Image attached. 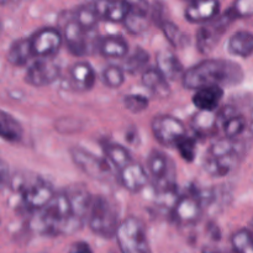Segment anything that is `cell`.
Returning <instances> with one entry per match:
<instances>
[{"label":"cell","mask_w":253,"mask_h":253,"mask_svg":"<svg viewBox=\"0 0 253 253\" xmlns=\"http://www.w3.org/2000/svg\"><path fill=\"white\" fill-rule=\"evenodd\" d=\"M31 229L46 236L71 235L84 226L73 214L64 190L54 193L53 198L42 209L32 212Z\"/></svg>","instance_id":"cell-1"},{"label":"cell","mask_w":253,"mask_h":253,"mask_svg":"<svg viewBox=\"0 0 253 253\" xmlns=\"http://www.w3.org/2000/svg\"><path fill=\"white\" fill-rule=\"evenodd\" d=\"M244 71L239 63L230 59L207 58L194 64L182 76L185 88L195 90L207 85L235 86L244 81Z\"/></svg>","instance_id":"cell-2"},{"label":"cell","mask_w":253,"mask_h":253,"mask_svg":"<svg viewBox=\"0 0 253 253\" xmlns=\"http://www.w3.org/2000/svg\"><path fill=\"white\" fill-rule=\"evenodd\" d=\"M86 224L93 234L103 239L115 237L120 220L119 210L114 202L104 195H93L89 208Z\"/></svg>","instance_id":"cell-3"},{"label":"cell","mask_w":253,"mask_h":253,"mask_svg":"<svg viewBox=\"0 0 253 253\" xmlns=\"http://www.w3.org/2000/svg\"><path fill=\"white\" fill-rule=\"evenodd\" d=\"M146 170L158 195H167L174 192L177 185V170L172 158L163 151H151L147 157Z\"/></svg>","instance_id":"cell-4"},{"label":"cell","mask_w":253,"mask_h":253,"mask_svg":"<svg viewBox=\"0 0 253 253\" xmlns=\"http://www.w3.org/2000/svg\"><path fill=\"white\" fill-rule=\"evenodd\" d=\"M115 237L121 253H152L147 230L138 217L128 216L120 221Z\"/></svg>","instance_id":"cell-5"},{"label":"cell","mask_w":253,"mask_h":253,"mask_svg":"<svg viewBox=\"0 0 253 253\" xmlns=\"http://www.w3.org/2000/svg\"><path fill=\"white\" fill-rule=\"evenodd\" d=\"M234 20L235 17L227 10L226 12L220 14L215 19L200 25L197 31V36H195L198 51L203 54H209L216 47L222 35L226 32L227 27L231 25Z\"/></svg>","instance_id":"cell-6"},{"label":"cell","mask_w":253,"mask_h":253,"mask_svg":"<svg viewBox=\"0 0 253 253\" xmlns=\"http://www.w3.org/2000/svg\"><path fill=\"white\" fill-rule=\"evenodd\" d=\"M69 153L76 167H78L91 179L106 182L113 175V167L109 165L105 157L94 155L82 147L71 148Z\"/></svg>","instance_id":"cell-7"},{"label":"cell","mask_w":253,"mask_h":253,"mask_svg":"<svg viewBox=\"0 0 253 253\" xmlns=\"http://www.w3.org/2000/svg\"><path fill=\"white\" fill-rule=\"evenodd\" d=\"M151 130L160 145L169 148H175L177 143L188 135L184 123L172 115H158L153 118Z\"/></svg>","instance_id":"cell-8"},{"label":"cell","mask_w":253,"mask_h":253,"mask_svg":"<svg viewBox=\"0 0 253 253\" xmlns=\"http://www.w3.org/2000/svg\"><path fill=\"white\" fill-rule=\"evenodd\" d=\"M54 189L47 180L42 178H34L30 182L24 183L20 187L22 205L30 212H35L42 209L53 198Z\"/></svg>","instance_id":"cell-9"},{"label":"cell","mask_w":253,"mask_h":253,"mask_svg":"<svg viewBox=\"0 0 253 253\" xmlns=\"http://www.w3.org/2000/svg\"><path fill=\"white\" fill-rule=\"evenodd\" d=\"M203 215V199L195 192H188L175 199L172 216L178 225L188 226L197 224Z\"/></svg>","instance_id":"cell-10"},{"label":"cell","mask_w":253,"mask_h":253,"mask_svg":"<svg viewBox=\"0 0 253 253\" xmlns=\"http://www.w3.org/2000/svg\"><path fill=\"white\" fill-rule=\"evenodd\" d=\"M29 39L36 58H53L63 44L62 31L56 27H42Z\"/></svg>","instance_id":"cell-11"},{"label":"cell","mask_w":253,"mask_h":253,"mask_svg":"<svg viewBox=\"0 0 253 253\" xmlns=\"http://www.w3.org/2000/svg\"><path fill=\"white\" fill-rule=\"evenodd\" d=\"M61 68L52 58H37L30 63L25 74V82L35 88L49 85L58 79Z\"/></svg>","instance_id":"cell-12"},{"label":"cell","mask_w":253,"mask_h":253,"mask_svg":"<svg viewBox=\"0 0 253 253\" xmlns=\"http://www.w3.org/2000/svg\"><path fill=\"white\" fill-rule=\"evenodd\" d=\"M244 155L245 152H242V151L219 156L205 155L204 161H203V168L211 177H226L240 165Z\"/></svg>","instance_id":"cell-13"},{"label":"cell","mask_w":253,"mask_h":253,"mask_svg":"<svg viewBox=\"0 0 253 253\" xmlns=\"http://www.w3.org/2000/svg\"><path fill=\"white\" fill-rule=\"evenodd\" d=\"M88 35L85 30L82 29L74 19L71 16L67 19L64 24L62 36H63V43H66L67 49L76 57H83L88 53L89 43Z\"/></svg>","instance_id":"cell-14"},{"label":"cell","mask_w":253,"mask_h":253,"mask_svg":"<svg viewBox=\"0 0 253 253\" xmlns=\"http://www.w3.org/2000/svg\"><path fill=\"white\" fill-rule=\"evenodd\" d=\"M219 0H189L184 10V17L190 24L202 25L220 15Z\"/></svg>","instance_id":"cell-15"},{"label":"cell","mask_w":253,"mask_h":253,"mask_svg":"<svg viewBox=\"0 0 253 253\" xmlns=\"http://www.w3.org/2000/svg\"><path fill=\"white\" fill-rule=\"evenodd\" d=\"M91 4L99 19L111 24L124 22L132 5L127 0H93Z\"/></svg>","instance_id":"cell-16"},{"label":"cell","mask_w":253,"mask_h":253,"mask_svg":"<svg viewBox=\"0 0 253 253\" xmlns=\"http://www.w3.org/2000/svg\"><path fill=\"white\" fill-rule=\"evenodd\" d=\"M119 180L121 185L130 193H140L147 187L150 177L143 166L132 161L123 169L119 170Z\"/></svg>","instance_id":"cell-17"},{"label":"cell","mask_w":253,"mask_h":253,"mask_svg":"<svg viewBox=\"0 0 253 253\" xmlns=\"http://www.w3.org/2000/svg\"><path fill=\"white\" fill-rule=\"evenodd\" d=\"M64 193L68 198L74 216L81 222L85 224L91 198H93L88 188L82 183H74V184H71L68 188H66Z\"/></svg>","instance_id":"cell-18"},{"label":"cell","mask_w":253,"mask_h":253,"mask_svg":"<svg viewBox=\"0 0 253 253\" xmlns=\"http://www.w3.org/2000/svg\"><path fill=\"white\" fill-rule=\"evenodd\" d=\"M217 116L219 127L224 132L225 137L239 138L242 133L249 127V121L242 114L237 113L236 109L231 106L221 109Z\"/></svg>","instance_id":"cell-19"},{"label":"cell","mask_w":253,"mask_h":253,"mask_svg":"<svg viewBox=\"0 0 253 253\" xmlns=\"http://www.w3.org/2000/svg\"><path fill=\"white\" fill-rule=\"evenodd\" d=\"M69 82L76 90L89 91L95 85L96 73L88 62H77L69 69Z\"/></svg>","instance_id":"cell-20"},{"label":"cell","mask_w":253,"mask_h":253,"mask_svg":"<svg viewBox=\"0 0 253 253\" xmlns=\"http://www.w3.org/2000/svg\"><path fill=\"white\" fill-rule=\"evenodd\" d=\"M224 88L219 85H207L195 89L192 101L198 110L215 111L219 109L224 98Z\"/></svg>","instance_id":"cell-21"},{"label":"cell","mask_w":253,"mask_h":253,"mask_svg":"<svg viewBox=\"0 0 253 253\" xmlns=\"http://www.w3.org/2000/svg\"><path fill=\"white\" fill-rule=\"evenodd\" d=\"M142 84L146 89L155 94L158 98H167L170 94L169 81L162 74L157 67H150L142 72L141 77Z\"/></svg>","instance_id":"cell-22"},{"label":"cell","mask_w":253,"mask_h":253,"mask_svg":"<svg viewBox=\"0 0 253 253\" xmlns=\"http://www.w3.org/2000/svg\"><path fill=\"white\" fill-rule=\"evenodd\" d=\"M227 51L231 56L250 58L253 54V32L239 30L232 34L227 41Z\"/></svg>","instance_id":"cell-23"},{"label":"cell","mask_w":253,"mask_h":253,"mask_svg":"<svg viewBox=\"0 0 253 253\" xmlns=\"http://www.w3.org/2000/svg\"><path fill=\"white\" fill-rule=\"evenodd\" d=\"M98 49L105 58L121 59L128 53V43L120 35H109L99 41Z\"/></svg>","instance_id":"cell-24"},{"label":"cell","mask_w":253,"mask_h":253,"mask_svg":"<svg viewBox=\"0 0 253 253\" xmlns=\"http://www.w3.org/2000/svg\"><path fill=\"white\" fill-rule=\"evenodd\" d=\"M156 67L162 72L163 76L168 81H175V79H182L184 68L178 57L170 51H160L156 56Z\"/></svg>","instance_id":"cell-25"},{"label":"cell","mask_w":253,"mask_h":253,"mask_svg":"<svg viewBox=\"0 0 253 253\" xmlns=\"http://www.w3.org/2000/svg\"><path fill=\"white\" fill-rule=\"evenodd\" d=\"M193 131L199 137H210L216 133L219 128L217 116L215 111H202L198 110L192 118Z\"/></svg>","instance_id":"cell-26"},{"label":"cell","mask_w":253,"mask_h":253,"mask_svg":"<svg viewBox=\"0 0 253 253\" xmlns=\"http://www.w3.org/2000/svg\"><path fill=\"white\" fill-rule=\"evenodd\" d=\"M34 53H32L31 43L29 37L19 39L10 44L6 53V59L11 66L25 67L31 62Z\"/></svg>","instance_id":"cell-27"},{"label":"cell","mask_w":253,"mask_h":253,"mask_svg":"<svg viewBox=\"0 0 253 253\" xmlns=\"http://www.w3.org/2000/svg\"><path fill=\"white\" fill-rule=\"evenodd\" d=\"M24 128L11 114L0 109V138L7 142H17L22 138Z\"/></svg>","instance_id":"cell-28"},{"label":"cell","mask_w":253,"mask_h":253,"mask_svg":"<svg viewBox=\"0 0 253 253\" xmlns=\"http://www.w3.org/2000/svg\"><path fill=\"white\" fill-rule=\"evenodd\" d=\"M104 157L118 172L133 161L130 151L125 146L115 142H109L104 146Z\"/></svg>","instance_id":"cell-29"},{"label":"cell","mask_w":253,"mask_h":253,"mask_svg":"<svg viewBox=\"0 0 253 253\" xmlns=\"http://www.w3.org/2000/svg\"><path fill=\"white\" fill-rule=\"evenodd\" d=\"M126 30L132 35H140L148 29L150 25V15L145 7L131 5L130 12L123 22Z\"/></svg>","instance_id":"cell-30"},{"label":"cell","mask_w":253,"mask_h":253,"mask_svg":"<svg viewBox=\"0 0 253 253\" xmlns=\"http://www.w3.org/2000/svg\"><path fill=\"white\" fill-rule=\"evenodd\" d=\"M72 17L86 32H91L93 30H95L99 20H100L91 2L77 6L72 12Z\"/></svg>","instance_id":"cell-31"},{"label":"cell","mask_w":253,"mask_h":253,"mask_svg":"<svg viewBox=\"0 0 253 253\" xmlns=\"http://www.w3.org/2000/svg\"><path fill=\"white\" fill-rule=\"evenodd\" d=\"M150 62V56L147 52L141 47H136L131 53H127L125 57V63H124V71L125 73L135 74L140 71H145L147 68V64Z\"/></svg>","instance_id":"cell-32"},{"label":"cell","mask_w":253,"mask_h":253,"mask_svg":"<svg viewBox=\"0 0 253 253\" xmlns=\"http://www.w3.org/2000/svg\"><path fill=\"white\" fill-rule=\"evenodd\" d=\"M160 26L167 41L174 48H182L185 46V43L188 42V37L177 25L173 24L172 21H168V20H163Z\"/></svg>","instance_id":"cell-33"},{"label":"cell","mask_w":253,"mask_h":253,"mask_svg":"<svg viewBox=\"0 0 253 253\" xmlns=\"http://www.w3.org/2000/svg\"><path fill=\"white\" fill-rule=\"evenodd\" d=\"M231 246L235 253H253V234L250 229H240L231 236Z\"/></svg>","instance_id":"cell-34"},{"label":"cell","mask_w":253,"mask_h":253,"mask_svg":"<svg viewBox=\"0 0 253 253\" xmlns=\"http://www.w3.org/2000/svg\"><path fill=\"white\" fill-rule=\"evenodd\" d=\"M101 79L103 83L110 89H119L125 83V71L123 67L116 64H109L101 72Z\"/></svg>","instance_id":"cell-35"},{"label":"cell","mask_w":253,"mask_h":253,"mask_svg":"<svg viewBox=\"0 0 253 253\" xmlns=\"http://www.w3.org/2000/svg\"><path fill=\"white\" fill-rule=\"evenodd\" d=\"M175 148H177L180 157L187 161V162L192 163L197 157V142H195V138L192 137V136L187 135L185 137H183L177 143Z\"/></svg>","instance_id":"cell-36"},{"label":"cell","mask_w":253,"mask_h":253,"mask_svg":"<svg viewBox=\"0 0 253 253\" xmlns=\"http://www.w3.org/2000/svg\"><path fill=\"white\" fill-rule=\"evenodd\" d=\"M148 98L141 94H128L124 98V105L128 111L133 114H140L148 108Z\"/></svg>","instance_id":"cell-37"},{"label":"cell","mask_w":253,"mask_h":253,"mask_svg":"<svg viewBox=\"0 0 253 253\" xmlns=\"http://www.w3.org/2000/svg\"><path fill=\"white\" fill-rule=\"evenodd\" d=\"M232 16L236 19H247L253 16V0H235L229 9Z\"/></svg>","instance_id":"cell-38"},{"label":"cell","mask_w":253,"mask_h":253,"mask_svg":"<svg viewBox=\"0 0 253 253\" xmlns=\"http://www.w3.org/2000/svg\"><path fill=\"white\" fill-rule=\"evenodd\" d=\"M68 253H94L90 245L85 241H77L71 245Z\"/></svg>","instance_id":"cell-39"},{"label":"cell","mask_w":253,"mask_h":253,"mask_svg":"<svg viewBox=\"0 0 253 253\" xmlns=\"http://www.w3.org/2000/svg\"><path fill=\"white\" fill-rule=\"evenodd\" d=\"M7 178H9V168H7L6 163L4 161L0 160V192L4 188V185L6 184Z\"/></svg>","instance_id":"cell-40"},{"label":"cell","mask_w":253,"mask_h":253,"mask_svg":"<svg viewBox=\"0 0 253 253\" xmlns=\"http://www.w3.org/2000/svg\"><path fill=\"white\" fill-rule=\"evenodd\" d=\"M19 0H0V5H11L16 4Z\"/></svg>","instance_id":"cell-41"},{"label":"cell","mask_w":253,"mask_h":253,"mask_svg":"<svg viewBox=\"0 0 253 253\" xmlns=\"http://www.w3.org/2000/svg\"><path fill=\"white\" fill-rule=\"evenodd\" d=\"M249 128H250V131H251L252 135H253V108H252V116H251V120H250V123H249Z\"/></svg>","instance_id":"cell-42"},{"label":"cell","mask_w":253,"mask_h":253,"mask_svg":"<svg viewBox=\"0 0 253 253\" xmlns=\"http://www.w3.org/2000/svg\"><path fill=\"white\" fill-rule=\"evenodd\" d=\"M2 32V22H1V19H0V34Z\"/></svg>","instance_id":"cell-43"}]
</instances>
